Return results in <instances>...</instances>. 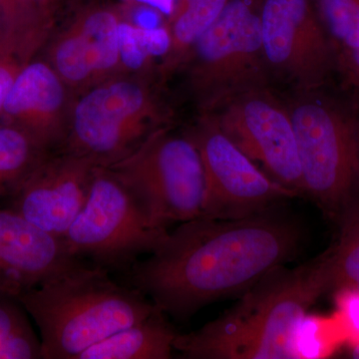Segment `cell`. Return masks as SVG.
<instances>
[{"mask_svg":"<svg viewBox=\"0 0 359 359\" xmlns=\"http://www.w3.org/2000/svg\"><path fill=\"white\" fill-rule=\"evenodd\" d=\"M156 306L150 316L110 335L78 359H169L177 332Z\"/></svg>","mask_w":359,"mask_h":359,"instance_id":"16","label":"cell"},{"mask_svg":"<svg viewBox=\"0 0 359 359\" xmlns=\"http://www.w3.org/2000/svg\"><path fill=\"white\" fill-rule=\"evenodd\" d=\"M330 285L327 259L276 268L223 316L197 332L177 334L174 349L190 359L301 358L299 330Z\"/></svg>","mask_w":359,"mask_h":359,"instance_id":"2","label":"cell"},{"mask_svg":"<svg viewBox=\"0 0 359 359\" xmlns=\"http://www.w3.org/2000/svg\"><path fill=\"white\" fill-rule=\"evenodd\" d=\"M233 0H177L167 26L171 46L158 65V76L162 81L181 69L189 52Z\"/></svg>","mask_w":359,"mask_h":359,"instance_id":"17","label":"cell"},{"mask_svg":"<svg viewBox=\"0 0 359 359\" xmlns=\"http://www.w3.org/2000/svg\"><path fill=\"white\" fill-rule=\"evenodd\" d=\"M121 6V4H120ZM124 18L131 25L140 28H157L167 23V18L157 9L142 4L121 6Z\"/></svg>","mask_w":359,"mask_h":359,"instance_id":"27","label":"cell"},{"mask_svg":"<svg viewBox=\"0 0 359 359\" xmlns=\"http://www.w3.org/2000/svg\"><path fill=\"white\" fill-rule=\"evenodd\" d=\"M0 21L1 39L13 42L30 57L39 55L49 39L20 0H0Z\"/></svg>","mask_w":359,"mask_h":359,"instance_id":"21","label":"cell"},{"mask_svg":"<svg viewBox=\"0 0 359 359\" xmlns=\"http://www.w3.org/2000/svg\"><path fill=\"white\" fill-rule=\"evenodd\" d=\"M261 30L271 76L297 91L323 89L339 71V50L313 0H263Z\"/></svg>","mask_w":359,"mask_h":359,"instance_id":"9","label":"cell"},{"mask_svg":"<svg viewBox=\"0 0 359 359\" xmlns=\"http://www.w3.org/2000/svg\"><path fill=\"white\" fill-rule=\"evenodd\" d=\"M170 119L151 74L123 73L75 94L59 150L109 167L169 126Z\"/></svg>","mask_w":359,"mask_h":359,"instance_id":"4","label":"cell"},{"mask_svg":"<svg viewBox=\"0 0 359 359\" xmlns=\"http://www.w3.org/2000/svg\"><path fill=\"white\" fill-rule=\"evenodd\" d=\"M186 133L199 151L204 167L205 190L201 217L248 218L297 196L269 178L211 116H201L196 126Z\"/></svg>","mask_w":359,"mask_h":359,"instance_id":"10","label":"cell"},{"mask_svg":"<svg viewBox=\"0 0 359 359\" xmlns=\"http://www.w3.org/2000/svg\"><path fill=\"white\" fill-rule=\"evenodd\" d=\"M170 46L171 36L167 23L148 29L137 27L125 18L120 22L119 54L123 73L152 74L155 61L161 62Z\"/></svg>","mask_w":359,"mask_h":359,"instance_id":"19","label":"cell"},{"mask_svg":"<svg viewBox=\"0 0 359 359\" xmlns=\"http://www.w3.org/2000/svg\"><path fill=\"white\" fill-rule=\"evenodd\" d=\"M40 27L50 37L55 29V14L60 0H20Z\"/></svg>","mask_w":359,"mask_h":359,"instance_id":"28","label":"cell"},{"mask_svg":"<svg viewBox=\"0 0 359 359\" xmlns=\"http://www.w3.org/2000/svg\"><path fill=\"white\" fill-rule=\"evenodd\" d=\"M321 22L334 40L339 45L359 16V0H313Z\"/></svg>","mask_w":359,"mask_h":359,"instance_id":"22","label":"cell"},{"mask_svg":"<svg viewBox=\"0 0 359 359\" xmlns=\"http://www.w3.org/2000/svg\"><path fill=\"white\" fill-rule=\"evenodd\" d=\"M155 228L202 216L205 172L199 151L186 132L158 129L124 159L109 167Z\"/></svg>","mask_w":359,"mask_h":359,"instance_id":"7","label":"cell"},{"mask_svg":"<svg viewBox=\"0 0 359 359\" xmlns=\"http://www.w3.org/2000/svg\"><path fill=\"white\" fill-rule=\"evenodd\" d=\"M289 109L304 194L337 209L359 184V110L321 89L299 92Z\"/></svg>","mask_w":359,"mask_h":359,"instance_id":"6","label":"cell"},{"mask_svg":"<svg viewBox=\"0 0 359 359\" xmlns=\"http://www.w3.org/2000/svg\"><path fill=\"white\" fill-rule=\"evenodd\" d=\"M30 60L15 45L0 39V116L16 77Z\"/></svg>","mask_w":359,"mask_h":359,"instance_id":"24","label":"cell"},{"mask_svg":"<svg viewBox=\"0 0 359 359\" xmlns=\"http://www.w3.org/2000/svg\"><path fill=\"white\" fill-rule=\"evenodd\" d=\"M74 93L43 57L26 63L7 96L0 121L18 127L48 151L67 135Z\"/></svg>","mask_w":359,"mask_h":359,"instance_id":"14","label":"cell"},{"mask_svg":"<svg viewBox=\"0 0 359 359\" xmlns=\"http://www.w3.org/2000/svg\"><path fill=\"white\" fill-rule=\"evenodd\" d=\"M40 330L42 359H78L89 347L150 316L156 306L100 266L77 262L18 297Z\"/></svg>","mask_w":359,"mask_h":359,"instance_id":"3","label":"cell"},{"mask_svg":"<svg viewBox=\"0 0 359 359\" xmlns=\"http://www.w3.org/2000/svg\"><path fill=\"white\" fill-rule=\"evenodd\" d=\"M353 354L355 358H359V341L353 344Z\"/></svg>","mask_w":359,"mask_h":359,"instance_id":"31","label":"cell"},{"mask_svg":"<svg viewBox=\"0 0 359 359\" xmlns=\"http://www.w3.org/2000/svg\"><path fill=\"white\" fill-rule=\"evenodd\" d=\"M340 320L353 344L359 341V292L349 289L340 290L337 299Z\"/></svg>","mask_w":359,"mask_h":359,"instance_id":"25","label":"cell"},{"mask_svg":"<svg viewBox=\"0 0 359 359\" xmlns=\"http://www.w3.org/2000/svg\"><path fill=\"white\" fill-rule=\"evenodd\" d=\"M302 238L294 219L273 208L244 219L199 217L168 231L147 259L132 266V287L165 314L184 320L285 266Z\"/></svg>","mask_w":359,"mask_h":359,"instance_id":"1","label":"cell"},{"mask_svg":"<svg viewBox=\"0 0 359 359\" xmlns=\"http://www.w3.org/2000/svg\"><path fill=\"white\" fill-rule=\"evenodd\" d=\"M32 289L25 276L6 259L0 250V294L18 299Z\"/></svg>","mask_w":359,"mask_h":359,"instance_id":"26","label":"cell"},{"mask_svg":"<svg viewBox=\"0 0 359 359\" xmlns=\"http://www.w3.org/2000/svg\"><path fill=\"white\" fill-rule=\"evenodd\" d=\"M342 243L339 254L327 259L330 283L359 292V224L353 226Z\"/></svg>","mask_w":359,"mask_h":359,"instance_id":"23","label":"cell"},{"mask_svg":"<svg viewBox=\"0 0 359 359\" xmlns=\"http://www.w3.org/2000/svg\"><path fill=\"white\" fill-rule=\"evenodd\" d=\"M49 152L23 130L0 121V201L13 195Z\"/></svg>","mask_w":359,"mask_h":359,"instance_id":"18","label":"cell"},{"mask_svg":"<svg viewBox=\"0 0 359 359\" xmlns=\"http://www.w3.org/2000/svg\"><path fill=\"white\" fill-rule=\"evenodd\" d=\"M263 0H233L194 44L181 69L202 115L271 81L261 30Z\"/></svg>","mask_w":359,"mask_h":359,"instance_id":"5","label":"cell"},{"mask_svg":"<svg viewBox=\"0 0 359 359\" xmlns=\"http://www.w3.org/2000/svg\"><path fill=\"white\" fill-rule=\"evenodd\" d=\"M209 116L269 178L297 196L304 194L289 106L269 89L237 97Z\"/></svg>","mask_w":359,"mask_h":359,"instance_id":"11","label":"cell"},{"mask_svg":"<svg viewBox=\"0 0 359 359\" xmlns=\"http://www.w3.org/2000/svg\"><path fill=\"white\" fill-rule=\"evenodd\" d=\"M98 167L81 156L51 151L4 200V208L63 241L86 204Z\"/></svg>","mask_w":359,"mask_h":359,"instance_id":"13","label":"cell"},{"mask_svg":"<svg viewBox=\"0 0 359 359\" xmlns=\"http://www.w3.org/2000/svg\"><path fill=\"white\" fill-rule=\"evenodd\" d=\"M168 230L155 228L129 191L109 169L98 167L89 197L63 242L71 256L94 266L128 271L139 257L154 252Z\"/></svg>","mask_w":359,"mask_h":359,"instance_id":"8","label":"cell"},{"mask_svg":"<svg viewBox=\"0 0 359 359\" xmlns=\"http://www.w3.org/2000/svg\"><path fill=\"white\" fill-rule=\"evenodd\" d=\"M0 250L25 276L32 289L79 262L71 256L61 238L37 228L23 217L1 205Z\"/></svg>","mask_w":359,"mask_h":359,"instance_id":"15","label":"cell"},{"mask_svg":"<svg viewBox=\"0 0 359 359\" xmlns=\"http://www.w3.org/2000/svg\"><path fill=\"white\" fill-rule=\"evenodd\" d=\"M339 71L346 76L349 84L359 89V47L353 50L340 52Z\"/></svg>","mask_w":359,"mask_h":359,"instance_id":"29","label":"cell"},{"mask_svg":"<svg viewBox=\"0 0 359 359\" xmlns=\"http://www.w3.org/2000/svg\"><path fill=\"white\" fill-rule=\"evenodd\" d=\"M121 6L91 4L73 14L44 45L43 58L77 94L123 74L119 54Z\"/></svg>","mask_w":359,"mask_h":359,"instance_id":"12","label":"cell"},{"mask_svg":"<svg viewBox=\"0 0 359 359\" xmlns=\"http://www.w3.org/2000/svg\"><path fill=\"white\" fill-rule=\"evenodd\" d=\"M176 1L177 0H120V4L125 6L142 4V6L153 7L159 11L168 20L173 13Z\"/></svg>","mask_w":359,"mask_h":359,"instance_id":"30","label":"cell"},{"mask_svg":"<svg viewBox=\"0 0 359 359\" xmlns=\"http://www.w3.org/2000/svg\"><path fill=\"white\" fill-rule=\"evenodd\" d=\"M2 36V25H1V21H0V39H1Z\"/></svg>","mask_w":359,"mask_h":359,"instance_id":"32","label":"cell"},{"mask_svg":"<svg viewBox=\"0 0 359 359\" xmlns=\"http://www.w3.org/2000/svg\"><path fill=\"white\" fill-rule=\"evenodd\" d=\"M27 314L18 299L0 294V359H42Z\"/></svg>","mask_w":359,"mask_h":359,"instance_id":"20","label":"cell"}]
</instances>
